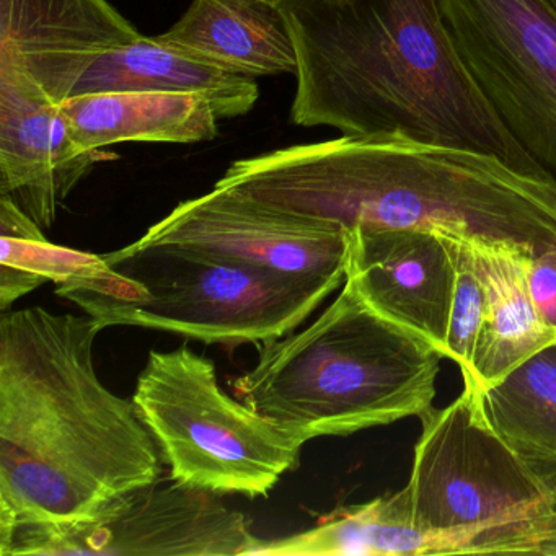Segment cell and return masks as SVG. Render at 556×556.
<instances>
[{
	"mask_svg": "<svg viewBox=\"0 0 556 556\" xmlns=\"http://www.w3.org/2000/svg\"><path fill=\"white\" fill-rule=\"evenodd\" d=\"M90 315L43 307L0 318V536L96 519L161 478L135 402L100 380Z\"/></svg>",
	"mask_w": 556,
	"mask_h": 556,
	"instance_id": "obj_1",
	"label": "cell"
},
{
	"mask_svg": "<svg viewBox=\"0 0 556 556\" xmlns=\"http://www.w3.org/2000/svg\"><path fill=\"white\" fill-rule=\"evenodd\" d=\"M279 8L298 51L294 125L471 149L552 181L478 89L439 0H291Z\"/></svg>",
	"mask_w": 556,
	"mask_h": 556,
	"instance_id": "obj_2",
	"label": "cell"
},
{
	"mask_svg": "<svg viewBox=\"0 0 556 556\" xmlns=\"http://www.w3.org/2000/svg\"><path fill=\"white\" fill-rule=\"evenodd\" d=\"M216 187L346 230H434L530 255L556 247V184L484 152L403 136H341L240 159Z\"/></svg>",
	"mask_w": 556,
	"mask_h": 556,
	"instance_id": "obj_3",
	"label": "cell"
},
{
	"mask_svg": "<svg viewBox=\"0 0 556 556\" xmlns=\"http://www.w3.org/2000/svg\"><path fill=\"white\" fill-rule=\"evenodd\" d=\"M256 348L236 396L304 444L432 409L442 354L377 314L350 278L304 330Z\"/></svg>",
	"mask_w": 556,
	"mask_h": 556,
	"instance_id": "obj_4",
	"label": "cell"
},
{
	"mask_svg": "<svg viewBox=\"0 0 556 556\" xmlns=\"http://www.w3.org/2000/svg\"><path fill=\"white\" fill-rule=\"evenodd\" d=\"M86 279L56 286L100 327L168 331L206 344H262L301 327L346 275L291 276L178 245L131 243Z\"/></svg>",
	"mask_w": 556,
	"mask_h": 556,
	"instance_id": "obj_5",
	"label": "cell"
},
{
	"mask_svg": "<svg viewBox=\"0 0 556 556\" xmlns=\"http://www.w3.org/2000/svg\"><path fill=\"white\" fill-rule=\"evenodd\" d=\"M412 475L400 490L409 519L447 555H542L553 527L543 478L501 438L483 392H464L422 415Z\"/></svg>",
	"mask_w": 556,
	"mask_h": 556,
	"instance_id": "obj_6",
	"label": "cell"
},
{
	"mask_svg": "<svg viewBox=\"0 0 556 556\" xmlns=\"http://www.w3.org/2000/svg\"><path fill=\"white\" fill-rule=\"evenodd\" d=\"M132 402L178 483L219 496H268L298 468L304 442L227 395L213 361L188 346L151 351Z\"/></svg>",
	"mask_w": 556,
	"mask_h": 556,
	"instance_id": "obj_7",
	"label": "cell"
},
{
	"mask_svg": "<svg viewBox=\"0 0 556 556\" xmlns=\"http://www.w3.org/2000/svg\"><path fill=\"white\" fill-rule=\"evenodd\" d=\"M439 5L478 89L556 184V0H439Z\"/></svg>",
	"mask_w": 556,
	"mask_h": 556,
	"instance_id": "obj_8",
	"label": "cell"
},
{
	"mask_svg": "<svg viewBox=\"0 0 556 556\" xmlns=\"http://www.w3.org/2000/svg\"><path fill=\"white\" fill-rule=\"evenodd\" d=\"M260 543L219 494L159 478L116 497L89 522L17 527L0 536V555L253 556Z\"/></svg>",
	"mask_w": 556,
	"mask_h": 556,
	"instance_id": "obj_9",
	"label": "cell"
},
{
	"mask_svg": "<svg viewBox=\"0 0 556 556\" xmlns=\"http://www.w3.org/2000/svg\"><path fill=\"white\" fill-rule=\"evenodd\" d=\"M291 276L346 275L350 230L255 203L226 188L178 204L141 239Z\"/></svg>",
	"mask_w": 556,
	"mask_h": 556,
	"instance_id": "obj_10",
	"label": "cell"
},
{
	"mask_svg": "<svg viewBox=\"0 0 556 556\" xmlns=\"http://www.w3.org/2000/svg\"><path fill=\"white\" fill-rule=\"evenodd\" d=\"M116 159L106 149L84 148L63 103L17 67L0 63V198L51 229L74 188L97 165Z\"/></svg>",
	"mask_w": 556,
	"mask_h": 556,
	"instance_id": "obj_11",
	"label": "cell"
},
{
	"mask_svg": "<svg viewBox=\"0 0 556 556\" xmlns=\"http://www.w3.org/2000/svg\"><path fill=\"white\" fill-rule=\"evenodd\" d=\"M454 240L425 229L350 230L346 278L387 320L445 357L455 291Z\"/></svg>",
	"mask_w": 556,
	"mask_h": 556,
	"instance_id": "obj_12",
	"label": "cell"
},
{
	"mask_svg": "<svg viewBox=\"0 0 556 556\" xmlns=\"http://www.w3.org/2000/svg\"><path fill=\"white\" fill-rule=\"evenodd\" d=\"M144 35L109 0H0V63L64 103L106 54Z\"/></svg>",
	"mask_w": 556,
	"mask_h": 556,
	"instance_id": "obj_13",
	"label": "cell"
},
{
	"mask_svg": "<svg viewBox=\"0 0 556 556\" xmlns=\"http://www.w3.org/2000/svg\"><path fill=\"white\" fill-rule=\"evenodd\" d=\"M159 38L253 79L298 73V51L285 14L262 0H193Z\"/></svg>",
	"mask_w": 556,
	"mask_h": 556,
	"instance_id": "obj_14",
	"label": "cell"
},
{
	"mask_svg": "<svg viewBox=\"0 0 556 556\" xmlns=\"http://www.w3.org/2000/svg\"><path fill=\"white\" fill-rule=\"evenodd\" d=\"M116 90L203 97L219 119L249 115L260 99L253 77L230 73L159 37H142L97 61L73 97Z\"/></svg>",
	"mask_w": 556,
	"mask_h": 556,
	"instance_id": "obj_15",
	"label": "cell"
},
{
	"mask_svg": "<svg viewBox=\"0 0 556 556\" xmlns=\"http://www.w3.org/2000/svg\"><path fill=\"white\" fill-rule=\"evenodd\" d=\"M63 109L77 141L96 151L125 142L194 144L219 135V118L210 103L191 93H86L71 97Z\"/></svg>",
	"mask_w": 556,
	"mask_h": 556,
	"instance_id": "obj_16",
	"label": "cell"
},
{
	"mask_svg": "<svg viewBox=\"0 0 556 556\" xmlns=\"http://www.w3.org/2000/svg\"><path fill=\"white\" fill-rule=\"evenodd\" d=\"M470 243L486 288V318L475 346L470 376L464 377V382L486 389L556 341V331L540 320L530 299L526 276L530 253L506 245Z\"/></svg>",
	"mask_w": 556,
	"mask_h": 556,
	"instance_id": "obj_17",
	"label": "cell"
},
{
	"mask_svg": "<svg viewBox=\"0 0 556 556\" xmlns=\"http://www.w3.org/2000/svg\"><path fill=\"white\" fill-rule=\"evenodd\" d=\"M425 555H447V548L412 522L396 491L359 506L340 507L305 532L262 540L253 556Z\"/></svg>",
	"mask_w": 556,
	"mask_h": 556,
	"instance_id": "obj_18",
	"label": "cell"
},
{
	"mask_svg": "<svg viewBox=\"0 0 556 556\" xmlns=\"http://www.w3.org/2000/svg\"><path fill=\"white\" fill-rule=\"evenodd\" d=\"M501 438L530 465H556V341L481 389Z\"/></svg>",
	"mask_w": 556,
	"mask_h": 556,
	"instance_id": "obj_19",
	"label": "cell"
},
{
	"mask_svg": "<svg viewBox=\"0 0 556 556\" xmlns=\"http://www.w3.org/2000/svg\"><path fill=\"white\" fill-rule=\"evenodd\" d=\"M0 245L2 312L47 282L61 286L79 281L105 265L103 255L51 243L45 230L8 198H0Z\"/></svg>",
	"mask_w": 556,
	"mask_h": 556,
	"instance_id": "obj_20",
	"label": "cell"
},
{
	"mask_svg": "<svg viewBox=\"0 0 556 556\" xmlns=\"http://www.w3.org/2000/svg\"><path fill=\"white\" fill-rule=\"evenodd\" d=\"M455 291L448 317L445 357L460 367L462 377L471 372L475 346L486 318V288L475 260L473 247L467 240L455 239Z\"/></svg>",
	"mask_w": 556,
	"mask_h": 556,
	"instance_id": "obj_21",
	"label": "cell"
},
{
	"mask_svg": "<svg viewBox=\"0 0 556 556\" xmlns=\"http://www.w3.org/2000/svg\"><path fill=\"white\" fill-rule=\"evenodd\" d=\"M526 276L530 299L540 320L556 331V247L530 255Z\"/></svg>",
	"mask_w": 556,
	"mask_h": 556,
	"instance_id": "obj_22",
	"label": "cell"
},
{
	"mask_svg": "<svg viewBox=\"0 0 556 556\" xmlns=\"http://www.w3.org/2000/svg\"><path fill=\"white\" fill-rule=\"evenodd\" d=\"M262 2H268V4L273 5H282L288 4V2H291V0H262Z\"/></svg>",
	"mask_w": 556,
	"mask_h": 556,
	"instance_id": "obj_23",
	"label": "cell"
}]
</instances>
